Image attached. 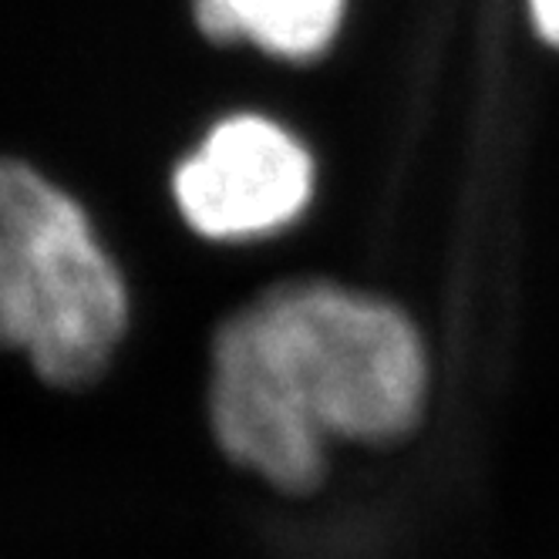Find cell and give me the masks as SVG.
Masks as SVG:
<instances>
[{
    "instance_id": "1",
    "label": "cell",
    "mask_w": 559,
    "mask_h": 559,
    "mask_svg": "<svg viewBox=\"0 0 559 559\" xmlns=\"http://www.w3.org/2000/svg\"><path fill=\"white\" fill-rule=\"evenodd\" d=\"M428 357L402 307L334 280H284L213 334L210 428L266 486L307 496L331 442H394L425 408Z\"/></svg>"
},
{
    "instance_id": "2",
    "label": "cell",
    "mask_w": 559,
    "mask_h": 559,
    "mask_svg": "<svg viewBox=\"0 0 559 559\" xmlns=\"http://www.w3.org/2000/svg\"><path fill=\"white\" fill-rule=\"evenodd\" d=\"M132 321L126 273L78 199L0 155V350L51 388H88Z\"/></svg>"
},
{
    "instance_id": "3",
    "label": "cell",
    "mask_w": 559,
    "mask_h": 559,
    "mask_svg": "<svg viewBox=\"0 0 559 559\" xmlns=\"http://www.w3.org/2000/svg\"><path fill=\"white\" fill-rule=\"evenodd\" d=\"M313 192V152L260 111L219 118L173 169V203L210 243H260L284 233L310 210Z\"/></svg>"
},
{
    "instance_id": "4",
    "label": "cell",
    "mask_w": 559,
    "mask_h": 559,
    "mask_svg": "<svg viewBox=\"0 0 559 559\" xmlns=\"http://www.w3.org/2000/svg\"><path fill=\"white\" fill-rule=\"evenodd\" d=\"M344 17L347 0H192V21L206 41L253 45L287 64L324 58Z\"/></svg>"
},
{
    "instance_id": "5",
    "label": "cell",
    "mask_w": 559,
    "mask_h": 559,
    "mask_svg": "<svg viewBox=\"0 0 559 559\" xmlns=\"http://www.w3.org/2000/svg\"><path fill=\"white\" fill-rule=\"evenodd\" d=\"M536 31L559 48V0H526Z\"/></svg>"
}]
</instances>
